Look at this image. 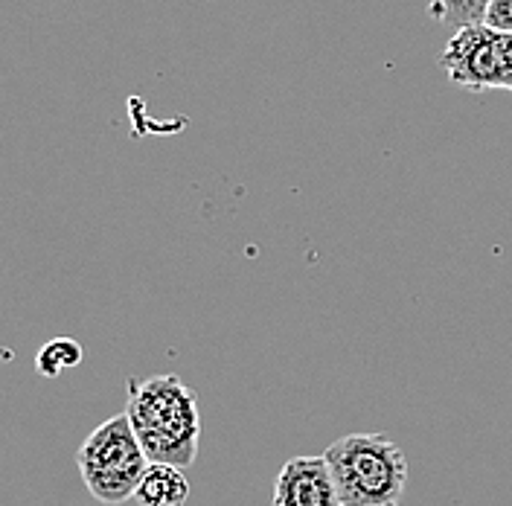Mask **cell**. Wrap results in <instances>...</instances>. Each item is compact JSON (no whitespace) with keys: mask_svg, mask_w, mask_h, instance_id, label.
Instances as JSON below:
<instances>
[{"mask_svg":"<svg viewBox=\"0 0 512 506\" xmlns=\"http://www.w3.org/2000/svg\"><path fill=\"white\" fill-rule=\"evenodd\" d=\"M126 413L149 463H172L190 469L198 460V396L181 376L166 373L128 381Z\"/></svg>","mask_w":512,"mask_h":506,"instance_id":"obj_1","label":"cell"},{"mask_svg":"<svg viewBox=\"0 0 512 506\" xmlns=\"http://www.w3.org/2000/svg\"><path fill=\"white\" fill-rule=\"evenodd\" d=\"M344 506H402L408 457L384 434H347L326 451Z\"/></svg>","mask_w":512,"mask_h":506,"instance_id":"obj_2","label":"cell"},{"mask_svg":"<svg viewBox=\"0 0 512 506\" xmlns=\"http://www.w3.org/2000/svg\"><path fill=\"white\" fill-rule=\"evenodd\" d=\"M76 466L85 489L99 504L120 506L134 498L137 483L149 469V457L137 440L128 413L96 425L76 451Z\"/></svg>","mask_w":512,"mask_h":506,"instance_id":"obj_3","label":"cell"},{"mask_svg":"<svg viewBox=\"0 0 512 506\" xmlns=\"http://www.w3.org/2000/svg\"><path fill=\"white\" fill-rule=\"evenodd\" d=\"M448 82L466 91H504L507 85V32L483 24L457 27L440 53Z\"/></svg>","mask_w":512,"mask_h":506,"instance_id":"obj_4","label":"cell"},{"mask_svg":"<svg viewBox=\"0 0 512 506\" xmlns=\"http://www.w3.org/2000/svg\"><path fill=\"white\" fill-rule=\"evenodd\" d=\"M274 506H344L326 454L286 460L274 483Z\"/></svg>","mask_w":512,"mask_h":506,"instance_id":"obj_5","label":"cell"},{"mask_svg":"<svg viewBox=\"0 0 512 506\" xmlns=\"http://www.w3.org/2000/svg\"><path fill=\"white\" fill-rule=\"evenodd\" d=\"M187 469L172 463H149L143 472L134 501L140 506H184L190 498V480Z\"/></svg>","mask_w":512,"mask_h":506,"instance_id":"obj_6","label":"cell"},{"mask_svg":"<svg viewBox=\"0 0 512 506\" xmlns=\"http://www.w3.org/2000/svg\"><path fill=\"white\" fill-rule=\"evenodd\" d=\"M82 364V347L73 338H53L35 355V370L44 379H59L64 370H73Z\"/></svg>","mask_w":512,"mask_h":506,"instance_id":"obj_7","label":"cell"},{"mask_svg":"<svg viewBox=\"0 0 512 506\" xmlns=\"http://www.w3.org/2000/svg\"><path fill=\"white\" fill-rule=\"evenodd\" d=\"M489 3L492 0H428V12L440 24L469 27V24H483L486 21Z\"/></svg>","mask_w":512,"mask_h":506,"instance_id":"obj_8","label":"cell"},{"mask_svg":"<svg viewBox=\"0 0 512 506\" xmlns=\"http://www.w3.org/2000/svg\"><path fill=\"white\" fill-rule=\"evenodd\" d=\"M486 24L495 30L512 32V0H492L486 9Z\"/></svg>","mask_w":512,"mask_h":506,"instance_id":"obj_9","label":"cell"},{"mask_svg":"<svg viewBox=\"0 0 512 506\" xmlns=\"http://www.w3.org/2000/svg\"><path fill=\"white\" fill-rule=\"evenodd\" d=\"M504 91L512 94V32H507V85H504Z\"/></svg>","mask_w":512,"mask_h":506,"instance_id":"obj_10","label":"cell"}]
</instances>
